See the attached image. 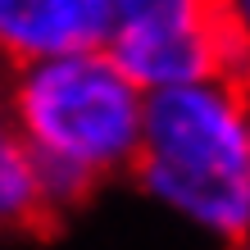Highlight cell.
I'll return each mask as SVG.
<instances>
[{
  "mask_svg": "<svg viewBox=\"0 0 250 250\" xmlns=\"http://www.w3.org/2000/svg\"><path fill=\"white\" fill-rule=\"evenodd\" d=\"M137 182L218 246L250 241V82L209 78L150 96Z\"/></svg>",
  "mask_w": 250,
  "mask_h": 250,
  "instance_id": "2",
  "label": "cell"
},
{
  "mask_svg": "<svg viewBox=\"0 0 250 250\" xmlns=\"http://www.w3.org/2000/svg\"><path fill=\"white\" fill-rule=\"evenodd\" d=\"M232 250H250V241H246V246H232Z\"/></svg>",
  "mask_w": 250,
  "mask_h": 250,
  "instance_id": "8",
  "label": "cell"
},
{
  "mask_svg": "<svg viewBox=\"0 0 250 250\" xmlns=\"http://www.w3.org/2000/svg\"><path fill=\"white\" fill-rule=\"evenodd\" d=\"M223 14H228V23L237 27L241 46H246V55H250V0H228V5H223Z\"/></svg>",
  "mask_w": 250,
  "mask_h": 250,
  "instance_id": "6",
  "label": "cell"
},
{
  "mask_svg": "<svg viewBox=\"0 0 250 250\" xmlns=\"http://www.w3.org/2000/svg\"><path fill=\"white\" fill-rule=\"evenodd\" d=\"M19 137H14V114H9V91H5V78H0V159H5Z\"/></svg>",
  "mask_w": 250,
  "mask_h": 250,
  "instance_id": "5",
  "label": "cell"
},
{
  "mask_svg": "<svg viewBox=\"0 0 250 250\" xmlns=\"http://www.w3.org/2000/svg\"><path fill=\"white\" fill-rule=\"evenodd\" d=\"M209 5H218V9H223V5H228V0H209Z\"/></svg>",
  "mask_w": 250,
  "mask_h": 250,
  "instance_id": "7",
  "label": "cell"
},
{
  "mask_svg": "<svg viewBox=\"0 0 250 250\" xmlns=\"http://www.w3.org/2000/svg\"><path fill=\"white\" fill-rule=\"evenodd\" d=\"M55 214L50 191L41 182L37 159L14 146V150L0 159V237L5 232H32Z\"/></svg>",
  "mask_w": 250,
  "mask_h": 250,
  "instance_id": "4",
  "label": "cell"
},
{
  "mask_svg": "<svg viewBox=\"0 0 250 250\" xmlns=\"http://www.w3.org/2000/svg\"><path fill=\"white\" fill-rule=\"evenodd\" d=\"M109 32L114 0H0V64L9 68L100 50Z\"/></svg>",
  "mask_w": 250,
  "mask_h": 250,
  "instance_id": "3",
  "label": "cell"
},
{
  "mask_svg": "<svg viewBox=\"0 0 250 250\" xmlns=\"http://www.w3.org/2000/svg\"><path fill=\"white\" fill-rule=\"evenodd\" d=\"M14 137L37 159L55 214L82 205L105 178L137 173L150 96L100 50L9 68Z\"/></svg>",
  "mask_w": 250,
  "mask_h": 250,
  "instance_id": "1",
  "label": "cell"
}]
</instances>
